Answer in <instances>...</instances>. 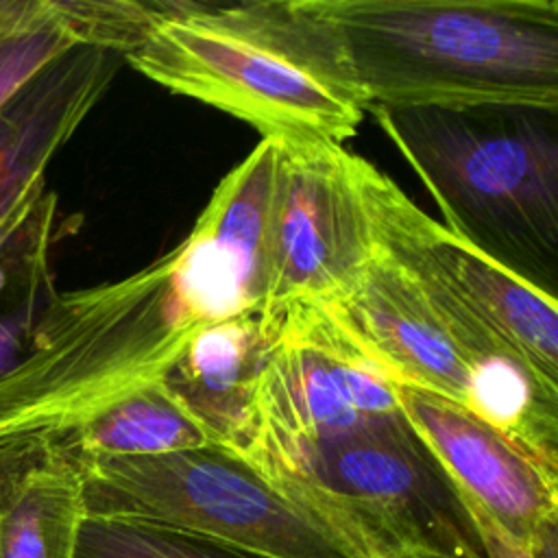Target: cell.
<instances>
[{"mask_svg":"<svg viewBox=\"0 0 558 558\" xmlns=\"http://www.w3.org/2000/svg\"><path fill=\"white\" fill-rule=\"evenodd\" d=\"M401 414L440 464L460 499L482 508L510 536L558 549V462L484 416L397 384Z\"/></svg>","mask_w":558,"mask_h":558,"instance_id":"30bf717a","label":"cell"},{"mask_svg":"<svg viewBox=\"0 0 558 558\" xmlns=\"http://www.w3.org/2000/svg\"><path fill=\"white\" fill-rule=\"evenodd\" d=\"M124 61L168 92L279 142L344 146L366 116L320 0L163 2Z\"/></svg>","mask_w":558,"mask_h":558,"instance_id":"7a4b0ae2","label":"cell"},{"mask_svg":"<svg viewBox=\"0 0 558 558\" xmlns=\"http://www.w3.org/2000/svg\"><path fill=\"white\" fill-rule=\"evenodd\" d=\"M52 4V0H50ZM54 13V9H52ZM54 24L17 39L0 44V107L41 68L54 61L59 54L78 46L54 15Z\"/></svg>","mask_w":558,"mask_h":558,"instance_id":"ac0fdd59","label":"cell"},{"mask_svg":"<svg viewBox=\"0 0 558 558\" xmlns=\"http://www.w3.org/2000/svg\"><path fill=\"white\" fill-rule=\"evenodd\" d=\"M279 142L262 137L257 146L218 183L192 231L211 246L235 275L259 312L270 270V235L277 192Z\"/></svg>","mask_w":558,"mask_h":558,"instance_id":"9a60e30c","label":"cell"},{"mask_svg":"<svg viewBox=\"0 0 558 558\" xmlns=\"http://www.w3.org/2000/svg\"><path fill=\"white\" fill-rule=\"evenodd\" d=\"M364 558L390 551L480 556L464 506L399 412L333 438L244 453Z\"/></svg>","mask_w":558,"mask_h":558,"instance_id":"8992f818","label":"cell"},{"mask_svg":"<svg viewBox=\"0 0 558 558\" xmlns=\"http://www.w3.org/2000/svg\"><path fill=\"white\" fill-rule=\"evenodd\" d=\"M268 347L255 314L218 320L203 327L166 373L170 390L216 445L242 449Z\"/></svg>","mask_w":558,"mask_h":558,"instance_id":"5bb4252c","label":"cell"},{"mask_svg":"<svg viewBox=\"0 0 558 558\" xmlns=\"http://www.w3.org/2000/svg\"><path fill=\"white\" fill-rule=\"evenodd\" d=\"M373 251L357 155L340 144L279 142L268 288L255 314L262 333L272 342L290 310L340 296Z\"/></svg>","mask_w":558,"mask_h":558,"instance_id":"ba28073f","label":"cell"},{"mask_svg":"<svg viewBox=\"0 0 558 558\" xmlns=\"http://www.w3.org/2000/svg\"><path fill=\"white\" fill-rule=\"evenodd\" d=\"M122 54L74 46L0 107V227L44 196L46 168L113 81Z\"/></svg>","mask_w":558,"mask_h":558,"instance_id":"7c38bea8","label":"cell"},{"mask_svg":"<svg viewBox=\"0 0 558 558\" xmlns=\"http://www.w3.org/2000/svg\"><path fill=\"white\" fill-rule=\"evenodd\" d=\"M375 244V242H373ZM323 305L395 379L477 412L480 379L412 277L377 246L357 279Z\"/></svg>","mask_w":558,"mask_h":558,"instance_id":"8fae6325","label":"cell"},{"mask_svg":"<svg viewBox=\"0 0 558 558\" xmlns=\"http://www.w3.org/2000/svg\"><path fill=\"white\" fill-rule=\"evenodd\" d=\"M373 107L558 109L556 0H320Z\"/></svg>","mask_w":558,"mask_h":558,"instance_id":"277c9868","label":"cell"},{"mask_svg":"<svg viewBox=\"0 0 558 558\" xmlns=\"http://www.w3.org/2000/svg\"><path fill=\"white\" fill-rule=\"evenodd\" d=\"M76 469L89 517L157 523L259 558H364L316 512L222 445Z\"/></svg>","mask_w":558,"mask_h":558,"instance_id":"52a82bcc","label":"cell"},{"mask_svg":"<svg viewBox=\"0 0 558 558\" xmlns=\"http://www.w3.org/2000/svg\"><path fill=\"white\" fill-rule=\"evenodd\" d=\"M255 314L192 231L137 272L54 292L0 375V445H52L113 397L166 377L207 325Z\"/></svg>","mask_w":558,"mask_h":558,"instance_id":"6da1fadb","label":"cell"},{"mask_svg":"<svg viewBox=\"0 0 558 558\" xmlns=\"http://www.w3.org/2000/svg\"><path fill=\"white\" fill-rule=\"evenodd\" d=\"M471 527L477 538L482 558H558V549L532 547L514 536H510L501 525H497L482 508L460 499Z\"/></svg>","mask_w":558,"mask_h":558,"instance_id":"d6986e66","label":"cell"},{"mask_svg":"<svg viewBox=\"0 0 558 558\" xmlns=\"http://www.w3.org/2000/svg\"><path fill=\"white\" fill-rule=\"evenodd\" d=\"M216 445L166 379L140 384L76 423L52 445L76 466L109 458H150Z\"/></svg>","mask_w":558,"mask_h":558,"instance_id":"2e32d148","label":"cell"},{"mask_svg":"<svg viewBox=\"0 0 558 558\" xmlns=\"http://www.w3.org/2000/svg\"><path fill=\"white\" fill-rule=\"evenodd\" d=\"M74 558H259L216 541L157 523L89 517L78 532Z\"/></svg>","mask_w":558,"mask_h":558,"instance_id":"e0dca14e","label":"cell"},{"mask_svg":"<svg viewBox=\"0 0 558 558\" xmlns=\"http://www.w3.org/2000/svg\"><path fill=\"white\" fill-rule=\"evenodd\" d=\"M83 519V482L68 456L0 445V558H74Z\"/></svg>","mask_w":558,"mask_h":558,"instance_id":"4fadbf2b","label":"cell"},{"mask_svg":"<svg viewBox=\"0 0 558 558\" xmlns=\"http://www.w3.org/2000/svg\"><path fill=\"white\" fill-rule=\"evenodd\" d=\"M445 229L558 299V109L373 107Z\"/></svg>","mask_w":558,"mask_h":558,"instance_id":"5b68a950","label":"cell"},{"mask_svg":"<svg viewBox=\"0 0 558 558\" xmlns=\"http://www.w3.org/2000/svg\"><path fill=\"white\" fill-rule=\"evenodd\" d=\"M357 183L375 246L473 364L477 414L558 460V301L456 238L360 155Z\"/></svg>","mask_w":558,"mask_h":558,"instance_id":"3957f363","label":"cell"},{"mask_svg":"<svg viewBox=\"0 0 558 558\" xmlns=\"http://www.w3.org/2000/svg\"><path fill=\"white\" fill-rule=\"evenodd\" d=\"M395 412V379L323 305H301L268 347L238 453L333 438Z\"/></svg>","mask_w":558,"mask_h":558,"instance_id":"9c48e42d","label":"cell"},{"mask_svg":"<svg viewBox=\"0 0 558 558\" xmlns=\"http://www.w3.org/2000/svg\"><path fill=\"white\" fill-rule=\"evenodd\" d=\"M50 0H0V44L52 26Z\"/></svg>","mask_w":558,"mask_h":558,"instance_id":"ffe728a7","label":"cell"},{"mask_svg":"<svg viewBox=\"0 0 558 558\" xmlns=\"http://www.w3.org/2000/svg\"><path fill=\"white\" fill-rule=\"evenodd\" d=\"M384 558H482V556H440V554H423V551H390Z\"/></svg>","mask_w":558,"mask_h":558,"instance_id":"44dd1931","label":"cell"}]
</instances>
